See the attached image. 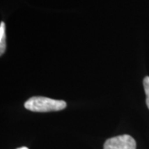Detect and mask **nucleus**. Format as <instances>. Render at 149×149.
<instances>
[{
    "mask_svg": "<svg viewBox=\"0 0 149 149\" xmlns=\"http://www.w3.org/2000/svg\"><path fill=\"white\" fill-rule=\"evenodd\" d=\"M17 149H28L26 147H22V148H17Z\"/></svg>",
    "mask_w": 149,
    "mask_h": 149,
    "instance_id": "5",
    "label": "nucleus"
},
{
    "mask_svg": "<svg viewBox=\"0 0 149 149\" xmlns=\"http://www.w3.org/2000/svg\"><path fill=\"white\" fill-rule=\"evenodd\" d=\"M6 49V34L5 23L1 22L0 23V53L1 56L4 53Z\"/></svg>",
    "mask_w": 149,
    "mask_h": 149,
    "instance_id": "3",
    "label": "nucleus"
},
{
    "mask_svg": "<svg viewBox=\"0 0 149 149\" xmlns=\"http://www.w3.org/2000/svg\"><path fill=\"white\" fill-rule=\"evenodd\" d=\"M143 86L145 94H146V103H147V106L149 109V76L145 77L143 80Z\"/></svg>",
    "mask_w": 149,
    "mask_h": 149,
    "instance_id": "4",
    "label": "nucleus"
},
{
    "mask_svg": "<svg viewBox=\"0 0 149 149\" xmlns=\"http://www.w3.org/2000/svg\"><path fill=\"white\" fill-rule=\"evenodd\" d=\"M25 108L32 112H52L60 111L66 107V103L64 100H57L47 97L36 96L27 100Z\"/></svg>",
    "mask_w": 149,
    "mask_h": 149,
    "instance_id": "1",
    "label": "nucleus"
},
{
    "mask_svg": "<svg viewBox=\"0 0 149 149\" xmlns=\"http://www.w3.org/2000/svg\"><path fill=\"white\" fill-rule=\"evenodd\" d=\"M104 149H136V142L130 135H120L106 140Z\"/></svg>",
    "mask_w": 149,
    "mask_h": 149,
    "instance_id": "2",
    "label": "nucleus"
}]
</instances>
